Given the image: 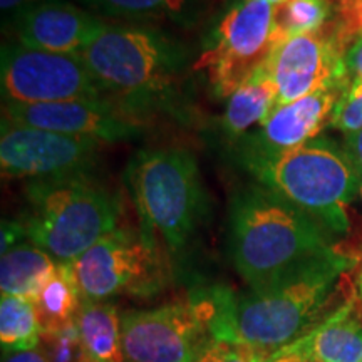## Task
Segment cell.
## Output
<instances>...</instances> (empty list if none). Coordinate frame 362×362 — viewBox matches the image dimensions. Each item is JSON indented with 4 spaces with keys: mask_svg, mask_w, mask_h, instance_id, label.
<instances>
[{
    "mask_svg": "<svg viewBox=\"0 0 362 362\" xmlns=\"http://www.w3.org/2000/svg\"><path fill=\"white\" fill-rule=\"evenodd\" d=\"M83 357L90 362H124L123 315L107 300H83L74 319Z\"/></svg>",
    "mask_w": 362,
    "mask_h": 362,
    "instance_id": "e0dca14e",
    "label": "cell"
},
{
    "mask_svg": "<svg viewBox=\"0 0 362 362\" xmlns=\"http://www.w3.org/2000/svg\"><path fill=\"white\" fill-rule=\"evenodd\" d=\"M42 325L37 307L22 297L2 296L0 300V344L4 352L29 351L40 346Z\"/></svg>",
    "mask_w": 362,
    "mask_h": 362,
    "instance_id": "44dd1931",
    "label": "cell"
},
{
    "mask_svg": "<svg viewBox=\"0 0 362 362\" xmlns=\"http://www.w3.org/2000/svg\"><path fill=\"white\" fill-rule=\"evenodd\" d=\"M0 88L4 103L111 101L74 54H56L16 42L2 47Z\"/></svg>",
    "mask_w": 362,
    "mask_h": 362,
    "instance_id": "30bf717a",
    "label": "cell"
},
{
    "mask_svg": "<svg viewBox=\"0 0 362 362\" xmlns=\"http://www.w3.org/2000/svg\"><path fill=\"white\" fill-rule=\"evenodd\" d=\"M13 124L116 143L141 133V124L112 101H62L42 104L4 103V117Z\"/></svg>",
    "mask_w": 362,
    "mask_h": 362,
    "instance_id": "4fadbf2b",
    "label": "cell"
},
{
    "mask_svg": "<svg viewBox=\"0 0 362 362\" xmlns=\"http://www.w3.org/2000/svg\"><path fill=\"white\" fill-rule=\"evenodd\" d=\"M329 123L346 134L362 129V79H351L341 90Z\"/></svg>",
    "mask_w": 362,
    "mask_h": 362,
    "instance_id": "603a6c76",
    "label": "cell"
},
{
    "mask_svg": "<svg viewBox=\"0 0 362 362\" xmlns=\"http://www.w3.org/2000/svg\"><path fill=\"white\" fill-rule=\"evenodd\" d=\"M78 56L103 93L126 110L166 93L181 66L180 49L149 27L107 25Z\"/></svg>",
    "mask_w": 362,
    "mask_h": 362,
    "instance_id": "8992f818",
    "label": "cell"
},
{
    "mask_svg": "<svg viewBox=\"0 0 362 362\" xmlns=\"http://www.w3.org/2000/svg\"><path fill=\"white\" fill-rule=\"evenodd\" d=\"M94 11L106 16L117 17H139L155 13L166 6L173 7V0H78Z\"/></svg>",
    "mask_w": 362,
    "mask_h": 362,
    "instance_id": "cb8c5ba5",
    "label": "cell"
},
{
    "mask_svg": "<svg viewBox=\"0 0 362 362\" xmlns=\"http://www.w3.org/2000/svg\"><path fill=\"white\" fill-rule=\"evenodd\" d=\"M104 22L61 0H44L16 13L19 42L56 54H78L103 29Z\"/></svg>",
    "mask_w": 362,
    "mask_h": 362,
    "instance_id": "9a60e30c",
    "label": "cell"
},
{
    "mask_svg": "<svg viewBox=\"0 0 362 362\" xmlns=\"http://www.w3.org/2000/svg\"><path fill=\"white\" fill-rule=\"evenodd\" d=\"M56 265V259L29 240L12 247L2 253L0 260L2 296L22 297L35 302Z\"/></svg>",
    "mask_w": 362,
    "mask_h": 362,
    "instance_id": "d6986e66",
    "label": "cell"
},
{
    "mask_svg": "<svg viewBox=\"0 0 362 362\" xmlns=\"http://www.w3.org/2000/svg\"><path fill=\"white\" fill-rule=\"evenodd\" d=\"M341 17L336 27L347 45L352 42L354 35L362 29V0H341Z\"/></svg>",
    "mask_w": 362,
    "mask_h": 362,
    "instance_id": "484cf974",
    "label": "cell"
},
{
    "mask_svg": "<svg viewBox=\"0 0 362 362\" xmlns=\"http://www.w3.org/2000/svg\"><path fill=\"white\" fill-rule=\"evenodd\" d=\"M344 66H346L349 81L362 79V29L354 35L346 54H344Z\"/></svg>",
    "mask_w": 362,
    "mask_h": 362,
    "instance_id": "83f0119b",
    "label": "cell"
},
{
    "mask_svg": "<svg viewBox=\"0 0 362 362\" xmlns=\"http://www.w3.org/2000/svg\"><path fill=\"white\" fill-rule=\"evenodd\" d=\"M346 155L349 158L352 166H354L357 176H359V181L362 185V129L357 131V133L347 134L346 138Z\"/></svg>",
    "mask_w": 362,
    "mask_h": 362,
    "instance_id": "f546056e",
    "label": "cell"
},
{
    "mask_svg": "<svg viewBox=\"0 0 362 362\" xmlns=\"http://www.w3.org/2000/svg\"><path fill=\"white\" fill-rule=\"evenodd\" d=\"M180 4H181V0H173V8H175V7H178Z\"/></svg>",
    "mask_w": 362,
    "mask_h": 362,
    "instance_id": "e575fe53",
    "label": "cell"
},
{
    "mask_svg": "<svg viewBox=\"0 0 362 362\" xmlns=\"http://www.w3.org/2000/svg\"><path fill=\"white\" fill-rule=\"evenodd\" d=\"M277 42V8L267 0H237L221 17L214 44L194 64L218 96L228 98L260 67Z\"/></svg>",
    "mask_w": 362,
    "mask_h": 362,
    "instance_id": "ba28073f",
    "label": "cell"
},
{
    "mask_svg": "<svg viewBox=\"0 0 362 362\" xmlns=\"http://www.w3.org/2000/svg\"><path fill=\"white\" fill-rule=\"evenodd\" d=\"M275 107L277 86L264 66L228 96L221 119L223 133L230 139L243 138L252 126L259 128L262 123H265Z\"/></svg>",
    "mask_w": 362,
    "mask_h": 362,
    "instance_id": "ac0fdd59",
    "label": "cell"
},
{
    "mask_svg": "<svg viewBox=\"0 0 362 362\" xmlns=\"http://www.w3.org/2000/svg\"><path fill=\"white\" fill-rule=\"evenodd\" d=\"M247 170L262 187L300 208L330 233L349 232V206L361 193V181L346 151L336 143L310 139Z\"/></svg>",
    "mask_w": 362,
    "mask_h": 362,
    "instance_id": "277c9868",
    "label": "cell"
},
{
    "mask_svg": "<svg viewBox=\"0 0 362 362\" xmlns=\"http://www.w3.org/2000/svg\"><path fill=\"white\" fill-rule=\"evenodd\" d=\"M2 362H51L49 351L42 347H35L29 351H17V352H4Z\"/></svg>",
    "mask_w": 362,
    "mask_h": 362,
    "instance_id": "4dcf8cb0",
    "label": "cell"
},
{
    "mask_svg": "<svg viewBox=\"0 0 362 362\" xmlns=\"http://www.w3.org/2000/svg\"><path fill=\"white\" fill-rule=\"evenodd\" d=\"M44 2V0H0V7H2L4 12H11V11H22V8L35 6V4Z\"/></svg>",
    "mask_w": 362,
    "mask_h": 362,
    "instance_id": "1f68e13d",
    "label": "cell"
},
{
    "mask_svg": "<svg viewBox=\"0 0 362 362\" xmlns=\"http://www.w3.org/2000/svg\"><path fill=\"white\" fill-rule=\"evenodd\" d=\"M296 344L314 362H362V319L354 298L319 320Z\"/></svg>",
    "mask_w": 362,
    "mask_h": 362,
    "instance_id": "2e32d148",
    "label": "cell"
},
{
    "mask_svg": "<svg viewBox=\"0 0 362 362\" xmlns=\"http://www.w3.org/2000/svg\"><path fill=\"white\" fill-rule=\"evenodd\" d=\"M99 141L13 124L2 119L0 166L4 178L47 180L89 173L98 160Z\"/></svg>",
    "mask_w": 362,
    "mask_h": 362,
    "instance_id": "7c38bea8",
    "label": "cell"
},
{
    "mask_svg": "<svg viewBox=\"0 0 362 362\" xmlns=\"http://www.w3.org/2000/svg\"><path fill=\"white\" fill-rule=\"evenodd\" d=\"M330 0H288L277 11V35L314 34L322 30L332 16Z\"/></svg>",
    "mask_w": 362,
    "mask_h": 362,
    "instance_id": "7402d4cb",
    "label": "cell"
},
{
    "mask_svg": "<svg viewBox=\"0 0 362 362\" xmlns=\"http://www.w3.org/2000/svg\"><path fill=\"white\" fill-rule=\"evenodd\" d=\"M25 232L19 220H4L2 221V253L11 250L12 247L25 242Z\"/></svg>",
    "mask_w": 362,
    "mask_h": 362,
    "instance_id": "f1b7e54d",
    "label": "cell"
},
{
    "mask_svg": "<svg viewBox=\"0 0 362 362\" xmlns=\"http://www.w3.org/2000/svg\"><path fill=\"white\" fill-rule=\"evenodd\" d=\"M267 2L272 4V6H274V7H282V6H285V4L288 2V0H267Z\"/></svg>",
    "mask_w": 362,
    "mask_h": 362,
    "instance_id": "d6a6232c",
    "label": "cell"
},
{
    "mask_svg": "<svg viewBox=\"0 0 362 362\" xmlns=\"http://www.w3.org/2000/svg\"><path fill=\"white\" fill-rule=\"evenodd\" d=\"M19 218L25 237L61 264H69L115 232L119 200L89 173L34 180Z\"/></svg>",
    "mask_w": 362,
    "mask_h": 362,
    "instance_id": "3957f363",
    "label": "cell"
},
{
    "mask_svg": "<svg viewBox=\"0 0 362 362\" xmlns=\"http://www.w3.org/2000/svg\"><path fill=\"white\" fill-rule=\"evenodd\" d=\"M79 362H90V361H88V359H84V357H83V359H81Z\"/></svg>",
    "mask_w": 362,
    "mask_h": 362,
    "instance_id": "d590c367",
    "label": "cell"
},
{
    "mask_svg": "<svg viewBox=\"0 0 362 362\" xmlns=\"http://www.w3.org/2000/svg\"><path fill=\"white\" fill-rule=\"evenodd\" d=\"M339 94L341 89H324L277 106L255 133L243 136L240 160L248 168L315 139L325 123L330 121Z\"/></svg>",
    "mask_w": 362,
    "mask_h": 362,
    "instance_id": "5bb4252c",
    "label": "cell"
},
{
    "mask_svg": "<svg viewBox=\"0 0 362 362\" xmlns=\"http://www.w3.org/2000/svg\"><path fill=\"white\" fill-rule=\"evenodd\" d=\"M352 265L354 259L334 250L264 288L247 293L210 288L215 305L211 339L242 344L255 352H272L296 342L319 322L339 279Z\"/></svg>",
    "mask_w": 362,
    "mask_h": 362,
    "instance_id": "6da1fadb",
    "label": "cell"
},
{
    "mask_svg": "<svg viewBox=\"0 0 362 362\" xmlns=\"http://www.w3.org/2000/svg\"><path fill=\"white\" fill-rule=\"evenodd\" d=\"M361 197H362V185H361Z\"/></svg>",
    "mask_w": 362,
    "mask_h": 362,
    "instance_id": "8d00e7d4",
    "label": "cell"
},
{
    "mask_svg": "<svg viewBox=\"0 0 362 362\" xmlns=\"http://www.w3.org/2000/svg\"><path fill=\"white\" fill-rule=\"evenodd\" d=\"M215 314L210 291L123 315V351L128 362H193L211 339Z\"/></svg>",
    "mask_w": 362,
    "mask_h": 362,
    "instance_id": "9c48e42d",
    "label": "cell"
},
{
    "mask_svg": "<svg viewBox=\"0 0 362 362\" xmlns=\"http://www.w3.org/2000/svg\"><path fill=\"white\" fill-rule=\"evenodd\" d=\"M253 362H314L296 342L272 352H255Z\"/></svg>",
    "mask_w": 362,
    "mask_h": 362,
    "instance_id": "4316f807",
    "label": "cell"
},
{
    "mask_svg": "<svg viewBox=\"0 0 362 362\" xmlns=\"http://www.w3.org/2000/svg\"><path fill=\"white\" fill-rule=\"evenodd\" d=\"M126 181L141 230L173 252L183 250L205 214V192L192 153L143 149L129 161Z\"/></svg>",
    "mask_w": 362,
    "mask_h": 362,
    "instance_id": "5b68a950",
    "label": "cell"
},
{
    "mask_svg": "<svg viewBox=\"0 0 362 362\" xmlns=\"http://www.w3.org/2000/svg\"><path fill=\"white\" fill-rule=\"evenodd\" d=\"M329 233L315 218L262 185L242 189L230 206L228 253L250 288H264L337 250Z\"/></svg>",
    "mask_w": 362,
    "mask_h": 362,
    "instance_id": "7a4b0ae2",
    "label": "cell"
},
{
    "mask_svg": "<svg viewBox=\"0 0 362 362\" xmlns=\"http://www.w3.org/2000/svg\"><path fill=\"white\" fill-rule=\"evenodd\" d=\"M69 265L83 300L149 297L166 280L158 240L144 230L116 228Z\"/></svg>",
    "mask_w": 362,
    "mask_h": 362,
    "instance_id": "52a82bcc",
    "label": "cell"
},
{
    "mask_svg": "<svg viewBox=\"0 0 362 362\" xmlns=\"http://www.w3.org/2000/svg\"><path fill=\"white\" fill-rule=\"evenodd\" d=\"M346 40L337 27L314 34L279 37L265 67L277 86V106L324 89H344L349 83L344 54Z\"/></svg>",
    "mask_w": 362,
    "mask_h": 362,
    "instance_id": "8fae6325",
    "label": "cell"
},
{
    "mask_svg": "<svg viewBox=\"0 0 362 362\" xmlns=\"http://www.w3.org/2000/svg\"><path fill=\"white\" fill-rule=\"evenodd\" d=\"M359 293H361V300H362V274H361V285H359Z\"/></svg>",
    "mask_w": 362,
    "mask_h": 362,
    "instance_id": "836d02e7",
    "label": "cell"
},
{
    "mask_svg": "<svg viewBox=\"0 0 362 362\" xmlns=\"http://www.w3.org/2000/svg\"><path fill=\"white\" fill-rule=\"evenodd\" d=\"M253 357L255 351L248 349L242 344L223 341V339H210L193 362H253Z\"/></svg>",
    "mask_w": 362,
    "mask_h": 362,
    "instance_id": "d4e9b609",
    "label": "cell"
},
{
    "mask_svg": "<svg viewBox=\"0 0 362 362\" xmlns=\"http://www.w3.org/2000/svg\"><path fill=\"white\" fill-rule=\"evenodd\" d=\"M34 304L39 312L42 336L74 322L76 314L83 304V296L69 264L57 262L56 269L40 288Z\"/></svg>",
    "mask_w": 362,
    "mask_h": 362,
    "instance_id": "ffe728a7",
    "label": "cell"
}]
</instances>
